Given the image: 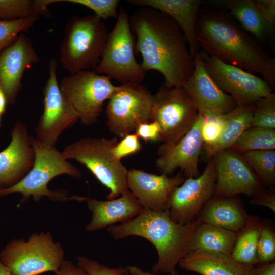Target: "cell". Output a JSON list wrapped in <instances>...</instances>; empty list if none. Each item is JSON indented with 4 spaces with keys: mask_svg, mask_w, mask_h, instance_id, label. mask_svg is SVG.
<instances>
[{
    "mask_svg": "<svg viewBox=\"0 0 275 275\" xmlns=\"http://www.w3.org/2000/svg\"><path fill=\"white\" fill-rule=\"evenodd\" d=\"M129 23L136 36L135 47L143 70L159 72L167 87L183 86L193 73L194 62L176 22L167 14L145 7L129 17Z\"/></svg>",
    "mask_w": 275,
    "mask_h": 275,
    "instance_id": "cell-1",
    "label": "cell"
},
{
    "mask_svg": "<svg viewBox=\"0 0 275 275\" xmlns=\"http://www.w3.org/2000/svg\"><path fill=\"white\" fill-rule=\"evenodd\" d=\"M196 37L205 53L252 73H258L275 88V59L224 14L199 11Z\"/></svg>",
    "mask_w": 275,
    "mask_h": 275,
    "instance_id": "cell-2",
    "label": "cell"
},
{
    "mask_svg": "<svg viewBox=\"0 0 275 275\" xmlns=\"http://www.w3.org/2000/svg\"><path fill=\"white\" fill-rule=\"evenodd\" d=\"M201 223L197 217L180 224L170 218L168 210L155 212L143 209L130 221L109 226L108 232L116 240L136 236L149 241L158 255L157 262L152 267V272L174 275L178 274L176 267L179 261L189 253L191 236Z\"/></svg>",
    "mask_w": 275,
    "mask_h": 275,
    "instance_id": "cell-3",
    "label": "cell"
},
{
    "mask_svg": "<svg viewBox=\"0 0 275 275\" xmlns=\"http://www.w3.org/2000/svg\"><path fill=\"white\" fill-rule=\"evenodd\" d=\"M30 143L35 153L32 169L17 184L7 188L0 189V197L19 193L23 196L22 202L28 200L30 196L36 202L43 196H47L55 201L86 200L87 198L86 197L77 196L68 197L65 191H52L48 188V183L59 175L66 174L79 178L81 173L78 168L65 159L61 152L58 151L55 147L45 145L31 136Z\"/></svg>",
    "mask_w": 275,
    "mask_h": 275,
    "instance_id": "cell-4",
    "label": "cell"
},
{
    "mask_svg": "<svg viewBox=\"0 0 275 275\" xmlns=\"http://www.w3.org/2000/svg\"><path fill=\"white\" fill-rule=\"evenodd\" d=\"M108 35L105 21L94 14L70 18L60 49L63 68L70 74L94 69L100 61Z\"/></svg>",
    "mask_w": 275,
    "mask_h": 275,
    "instance_id": "cell-5",
    "label": "cell"
},
{
    "mask_svg": "<svg viewBox=\"0 0 275 275\" xmlns=\"http://www.w3.org/2000/svg\"><path fill=\"white\" fill-rule=\"evenodd\" d=\"M117 137L82 138L61 152L66 159H74L85 166L109 190L107 200L117 198L128 189V170L112 153Z\"/></svg>",
    "mask_w": 275,
    "mask_h": 275,
    "instance_id": "cell-6",
    "label": "cell"
},
{
    "mask_svg": "<svg viewBox=\"0 0 275 275\" xmlns=\"http://www.w3.org/2000/svg\"><path fill=\"white\" fill-rule=\"evenodd\" d=\"M134 41L125 9L121 8L116 22L108 33L100 60L93 71L122 84L141 83L146 72L137 61Z\"/></svg>",
    "mask_w": 275,
    "mask_h": 275,
    "instance_id": "cell-7",
    "label": "cell"
},
{
    "mask_svg": "<svg viewBox=\"0 0 275 275\" xmlns=\"http://www.w3.org/2000/svg\"><path fill=\"white\" fill-rule=\"evenodd\" d=\"M61 244L50 232L34 233L25 241L14 239L0 253L2 263L12 275H40L55 272L63 261Z\"/></svg>",
    "mask_w": 275,
    "mask_h": 275,
    "instance_id": "cell-8",
    "label": "cell"
},
{
    "mask_svg": "<svg viewBox=\"0 0 275 275\" xmlns=\"http://www.w3.org/2000/svg\"><path fill=\"white\" fill-rule=\"evenodd\" d=\"M194 100L183 86L164 85L153 95L150 121L160 126V141L171 145L177 142L191 128L198 115Z\"/></svg>",
    "mask_w": 275,
    "mask_h": 275,
    "instance_id": "cell-9",
    "label": "cell"
},
{
    "mask_svg": "<svg viewBox=\"0 0 275 275\" xmlns=\"http://www.w3.org/2000/svg\"><path fill=\"white\" fill-rule=\"evenodd\" d=\"M59 86L63 96L86 125H93L98 121L104 101L118 87L108 76L90 70L65 76Z\"/></svg>",
    "mask_w": 275,
    "mask_h": 275,
    "instance_id": "cell-10",
    "label": "cell"
},
{
    "mask_svg": "<svg viewBox=\"0 0 275 275\" xmlns=\"http://www.w3.org/2000/svg\"><path fill=\"white\" fill-rule=\"evenodd\" d=\"M106 105V125L117 136L134 133L141 123L150 122L153 95L141 83L118 86Z\"/></svg>",
    "mask_w": 275,
    "mask_h": 275,
    "instance_id": "cell-11",
    "label": "cell"
},
{
    "mask_svg": "<svg viewBox=\"0 0 275 275\" xmlns=\"http://www.w3.org/2000/svg\"><path fill=\"white\" fill-rule=\"evenodd\" d=\"M57 62L50 60L48 78L43 88L44 108L35 128L36 140L55 147L62 132L75 124L79 117L60 90L57 76Z\"/></svg>",
    "mask_w": 275,
    "mask_h": 275,
    "instance_id": "cell-12",
    "label": "cell"
},
{
    "mask_svg": "<svg viewBox=\"0 0 275 275\" xmlns=\"http://www.w3.org/2000/svg\"><path fill=\"white\" fill-rule=\"evenodd\" d=\"M199 53L209 75L222 90L234 99L237 106L254 105L273 92L262 78L226 64L203 51Z\"/></svg>",
    "mask_w": 275,
    "mask_h": 275,
    "instance_id": "cell-13",
    "label": "cell"
},
{
    "mask_svg": "<svg viewBox=\"0 0 275 275\" xmlns=\"http://www.w3.org/2000/svg\"><path fill=\"white\" fill-rule=\"evenodd\" d=\"M210 159L201 175L196 178L187 177L171 193L168 210L175 222L183 225L194 221L213 197L217 172L214 158Z\"/></svg>",
    "mask_w": 275,
    "mask_h": 275,
    "instance_id": "cell-14",
    "label": "cell"
},
{
    "mask_svg": "<svg viewBox=\"0 0 275 275\" xmlns=\"http://www.w3.org/2000/svg\"><path fill=\"white\" fill-rule=\"evenodd\" d=\"M213 157L217 172L213 196L232 197L243 194L252 197L265 189L264 185L241 154L229 148Z\"/></svg>",
    "mask_w": 275,
    "mask_h": 275,
    "instance_id": "cell-15",
    "label": "cell"
},
{
    "mask_svg": "<svg viewBox=\"0 0 275 275\" xmlns=\"http://www.w3.org/2000/svg\"><path fill=\"white\" fill-rule=\"evenodd\" d=\"M203 116L198 113L192 127L175 144H162L157 149L156 166L161 174L168 175L180 168L186 177L199 176L198 162L203 147L201 136Z\"/></svg>",
    "mask_w": 275,
    "mask_h": 275,
    "instance_id": "cell-16",
    "label": "cell"
},
{
    "mask_svg": "<svg viewBox=\"0 0 275 275\" xmlns=\"http://www.w3.org/2000/svg\"><path fill=\"white\" fill-rule=\"evenodd\" d=\"M40 61L31 40L21 33L0 54V88L7 103L14 104L22 87L21 80L25 70Z\"/></svg>",
    "mask_w": 275,
    "mask_h": 275,
    "instance_id": "cell-17",
    "label": "cell"
},
{
    "mask_svg": "<svg viewBox=\"0 0 275 275\" xmlns=\"http://www.w3.org/2000/svg\"><path fill=\"white\" fill-rule=\"evenodd\" d=\"M184 177L181 171L175 176L170 177L131 169L128 172L127 187L143 209L164 212L168 210L171 193L182 183Z\"/></svg>",
    "mask_w": 275,
    "mask_h": 275,
    "instance_id": "cell-18",
    "label": "cell"
},
{
    "mask_svg": "<svg viewBox=\"0 0 275 275\" xmlns=\"http://www.w3.org/2000/svg\"><path fill=\"white\" fill-rule=\"evenodd\" d=\"M193 73L183 86L203 116L228 113L236 106L234 99L217 85L207 72L199 51L194 58Z\"/></svg>",
    "mask_w": 275,
    "mask_h": 275,
    "instance_id": "cell-19",
    "label": "cell"
},
{
    "mask_svg": "<svg viewBox=\"0 0 275 275\" xmlns=\"http://www.w3.org/2000/svg\"><path fill=\"white\" fill-rule=\"evenodd\" d=\"M11 136L9 146L0 152V189L10 187L21 180L34 162L35 153L27 126L17 121Z\"/></svg>",
    "mask_w": 275,
    "mask_h": 275,
    "instance_id": "cell-20",
    "label": "cell"
},
{
    "mask_svg": "<svg viewBox=\"0 0 275 275\" xmlns=\"http://www.w3.org/2000/svg\"><path fill=\"white\" fill-rule=\"evenodd\" d=\"M92 219L85 229L88 231L102 229L116 222L125 223L139 215L143 208L134 195L129 190L121 197L105 201L93 198L86 199Z\"/></svg>",
    "mask_w": 275,
    "mask_h": 275,
    "instance_id": "cell-21",
    "label": "cell"
},
{
    "mask_svg": "<svg viewBox=\"0 0 275 275\" xmlns=\"http://www.w3.org/2000/svg\"><path fill=\"white\" fill-rule=\"evenodd\" d=\"M129 4L159 10L171 17L181 29L194 59L199 45L196 37V25L202 3L200 0H127Z\"/></svg>",
    "mask_w": 275,
    "mask_h": 275,
    "instance_id": "cell-22",
    "label": "cell"
},
{
    "mask_svg": "<svg viewBox=\"0 0 275 275\" xmlns=\"http://www.w3.org/2000/svg\"><path fill=\"white\" fill-rule=\"evenodd\" d=\"M183 269L200 275H254V266L237 262L231 256L216 252H191L179 262Z\"/></svg>",
    "mask_w": 275,
    "mask_h": 275,
    "instance_id": "cell-23",
    "label": "cell"
},
{
    "mask_svg": "<svg viewBox=\"0 0 275 275\" xmlns=\"http://www.w3.org/2000/svg\"><path fill=\"white\" fill-rule=\"evenodd\" d=\"M249 216L235 196H213L204 205L197 217L201 223L216 225L237 233L244 226Z\"/></svg>",
    "mask_w": 275,
    "mask_h": 275,
    "instance_id": "cell-24",
    "label": "cell"
},
{
    "mask_svg": "<svg viewBox=\"0 0 275 275\" xmlns=\"http://www.w3.org/2000/svg\"><path fill=\"white\" fill-rule=\"evenodd\" d=\"M237 233L221 227L201 223L195 230L190 242L189 253L216 252L231 255Z\"/></svg>",
    "mask_w": 275,
    "mask_h": 275,
    "instance_id": "cell-25",
    "label": "cell"
},
{
    "mask_svg": "<svg viewBox=\"0 0 275 275\" xmlns=\"http://www.w3.org/2000/svg\"><path fill=\"white\" fill-rule=\"evenodd\" d=\"M254 105L237 106L228 113L226 126L218 141L211 146L203 147L210 158L217 153L230 148L251 127Z\"/></svg>",
    "mask_w": 275,
    "mask_h": 275,
    "instance_id": "cell-26",
    "label": "cell"
},
{
    "mask_svg": "<svg viewBox=\"0 0 275 275\" xmlns=\"http://www.w3.org/2000/svg\"><path fill=\"white\" fill-rule=\"evenodd\" d=\"M262 224L257 217L249 215L244 226L237 233L231 253L234 260L252 266L258 264L257 248Z\"/></svg>",
    "mask_w": 275,
    "mask_h": 275,
    "instance_id": "cell-27",
    "label": "cell"
},
{
    "mask_svg": "<svg viewBox=\"0 0 275 275\" xmlns=\"http://www.w3.org/2000/svg\"><path fill=\"white\" fill-rule=\"evenodd\" d=\"M225 7L243 28L257 38H261L271 29L261 17L253 0L224 1Z\"/></svg>",
    "mask_w": 275,
    "mask_h": 275,
    "instance_id": "cell-28",
    "label": "cell"
},
{
    "mask_svg": "<svg viewBox=\"0 0 275 275\" xmlns=\"http://www.w3.org/2000/svg\"><path fill=\"white\" fill-rule=\"evenodd\" d=\"M62 0H0V20L49 16L48 6Z\"/></svg>",
    "mask_w": 275,
    "mask_h": 275,
    "instance_id": "cell-29",
    "label": "cell"
},
{
    "mask_svg": "<svg viewBox=\"0 0 275 275\" xmlns=\"http://www.w3.org/2000/svg\"><path fill=\"white\" fill-rule=\"evenodd\" d=\"M230 149L240 154L252 151L275 149V129L250 127Z\"/></svg>",
    "mask_w": 275,
    "mask_h": 275,
    "instance_id": "cell-30",
    "label": "cell"
},
{
    "mask_svg": "<svg viewBox=\"0 0 275 275\" xmlns=\"http://www.w3.org/2000/svg\"><path fill=\"white\" fill-rule=\"evenodd\" d=\"M264 185L275 184V149L249 151L241 154Z\"/></svg>",
    "mask_w": 275,
    "mask_h": 275,
    "instance_id": "cell-31",
    "label": "cell"
},
{
    "mask_svg": "<svg viewBox=\"0 0 275 275\" xmlns=\"http://www.w3.org/2000/svg\"><path fill=\"white\" fill-rule=\"evenodd\" d=\"M251 127L275 129V93L271 92L254 105Z\"/></svg>",
    "mask_w": 275,
    "mask_h": 275,
    "instance_id": "cell-32",
    "label": "cell"
},
{
    "mask_svg": "<svg viewBox=\"0 0 275 275\" xmlns=\"http://www.w3.org/2000/svg\"><path fill=\"white\" fill-rule=\"evenodd\" d=\"M39 18L33 16L12 21L0 20V54L19 34L32 27Z\"/></svg>",
    "mask_w": 275,
    "mask_h": 275,
    "instance_id": "cell-33",
    "label": "cell"
},
{
    "mask_svg": "<svg viewBox=\"0 0 275 275\" xmlns=\"http://www.w3.org/2000/svg\"><path fill=\"white\" fill-rule=\"evenodd\" d=\"M228 113L202 115L201 136L203 147L211 146L218 141L226 126Z\"/></svg>",
    "mask_w": 275,
    "mask_h": 275,
    "instance_id": "cell-34",
    "label": "cell"
},
{
    "mask_svg": "<svg viewBox=\"0 0 275 275\" xmlns=\"http://www.w3.org/2000/svg\"><path fill=\"white\" fill-rule=\"evenodd\" d=\"M257 255L258 263L265 264L275 260V233L273 229L263 224L258 241Z\"/></svg>",
    "mask_w": 275,
    "mask_h": 275,
    "instance_id": "cell-35",
    "label": "cell"
},
{
    "mask_svg": "<svg viewBox=\"0 0 275 275\" xmlns=\"http://www.w3.org/2000/svg\"><path fill=\"white\" fill-rule=\"evenodd\" d=\"M75 4L80 5L92 10L94 15L104 21L109 18H117L118 0H62Z\"/></svg>",
    "mask_w": 275,
    "mask_h": 275,
    "instance_id": "cell-36",
    "label": "cell"
},
{
    "mask_svg": "<svg viewBox=\"0 0 275 275\" xmlns=\"http://www.w3.org/2000/svg\"><path fill=\"white\" fill-rule=\"evenodd\" d=\"M77 266L88 275H127V267L109 268L85 256L77 258Z\"/></svg>",
    "mask_w": 275,
    "mask_h": 275,
    "instance_id": "cell-37",
    "label": "cell"
},
{
    "mask_svg": "<svg viewBox=\"0 0 275 275\" xmlns=\"http://www.w3.org/2000/svg\"><path fill=\"white\" fill-rule=\"evenodd\" d=\"M139 138L134 132L126 135L118 141L112 149V153L118 160L138 153L142 149Z\"/></svg>",
    "mask_w": 275,
    "mask_h": 275,
    "instance_id": "cell-38",
    "label": "cell"
},
{
    "mask_svg": "<svg viewBox=\"0 0 275 275\" xmlns=\"http://www.w3.org/2000/svg\"><path fill=\"white\" fill-rule=\"evenodd\" d=\"M135 133L145 142L160 141L161 128L156 121L143 123L138 126Z\"/></svg>",
    "mask_w": 275,
    "mask_h": 275,
    "instance_id": "cell-39",
    "label": "cell"
},
{
    "mask_svg": "<svg viewBox=\"0 0 275 275\" xmlns=\"http://www.w3.org/2000/svg\"><path fill=\"white\" fill-rule=\"evenodd\" d=\"M262 18L272 29L275 24V1L253 0Z\"/></svg>",
    "mask_w": 275,
    "mask_h": 275,
    "instance_id": "cell-40",
    "label": "cell"
},
{
    "mask_svg": "<svg viewBox=\"0 0 275 275\" xmlns=\"http://www.w3.org/2000/svg\"><path fill=\"white\" fill-rule=\"evenodd\" d=\"M250 202L252 204L263 206L275 212V193L273 188L271 191L265 189L252 197Z\"/></svg>",
    "mask_w": 275,
    "mask_h": 275,
    "instance_id": "cell-41",
    "label": "cell"
},
{
    "mask_svg": "<svg viewBox=\"0 0 275 275\" xmlns=\"http://www.w3.org/2000/svg\"><path fill=\"white\" fill-rule=\"evenodd\" d=\"M56 275H88L78 266H75L72 262L63 260L58 269L54 272Z\"/></svg>",
    "mask_w": 275,
    "mask_h": 275,
    "instance_id": "cell-42",
    "label": "cell"
},
{
    "mask_svg": "<svg viewBox=\"0 0 275 275\" xmlns=\"http://www.w3.org/2000/svg\"><path fill=\"white\" fill-rule=\"evenodd\" d=\"M254 275H275V262L255 267Z\"/></svg>",
    "mask_w": 275,
    "mask_h": 275,
    "instance_id": "cell-43",
    "label": "cell"
},
{
    "mask_svg": "<svg viewBox=\"0 0 275 275\" xmlns=\"http://www.w3.org/2000/svg\"><path fill=\"white\" fill-rule=\"evenodd\" d=\"M128 270V272L130 275H158L153 272H150L148 271H144L140 268L135 266H128L126 267ZM174 275H178V274Z\"/></svg>",
    "mask_w": 275,
    "mask_h": 275,
    "instance_id": "cell-44",
    "label": "cell"
},
{
    "mask_svg": "<svg viewBox=\"0 0 275 275\" xmlns=\"http://www.w3.org/2000/svg\"><path fill=\"white\" fill-rule=\"evenodd\" d=\"M7 100L5 94L0 88V114L2 115L5 113L7 104Z\"/></svg>",
    "mask_w": 275,
    "mask_h": 275,
    "instance_id": "cell-45",
    "label": "cell"
},
{
    "mask_svg": "<svg viewBox=\"0 0 275 275\" xmlns=\"http://www.w3.org/2000/svg\"><path fill=\"white\" fill-rule=\"evenodd\" d=\"M0 275H12L9 269L2 263L1 260Z\"/></svg>",
    "mask_w": 275,
    "mask_h": 275,
    "instance_id": "cell-46",
    "label": "cell"
},
{
    "mask_svg": "<svg viewBox=\"0 0 275 275\" xmlns=\"http://www.w3.org/2000/svg\"><path fill=\"white\" fill-rule=\"evenodd\" d=\"M1 115L0 114V126H1Z\"/></svg>",
    "mask_w": 275,
    "mask_h": 275,
    "instance_id": "cell-47",
    "label": "cell"
}]
</instances>
